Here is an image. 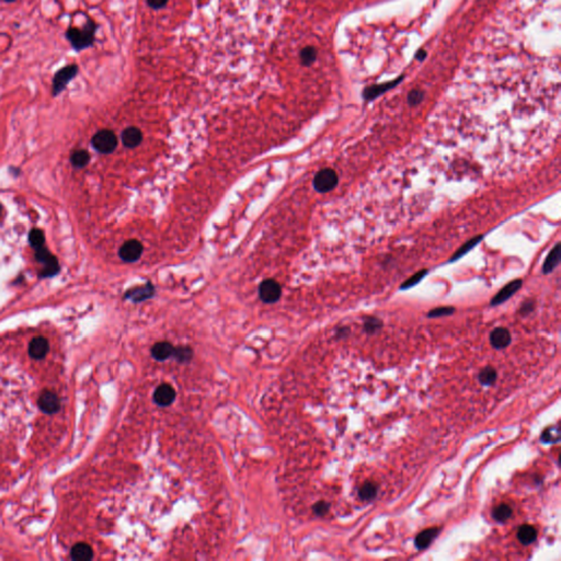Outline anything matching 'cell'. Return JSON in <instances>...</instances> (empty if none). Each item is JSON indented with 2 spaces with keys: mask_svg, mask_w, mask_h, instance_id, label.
I'll return each mask as SVG.
<instances>
[{
  "mask_svg": "<svg viewBox=\"0 0 561 561\" xmlns=\"http://www.w3.org/2000/svg\"><path fill=\"white\" fill-rule=\"evenodd\" d=\"M455 311V309L453 307H439V308H435L431 310L429 313H427V317L429 318H439V317H445V316H451L453 315Z\"/></svg>",
  "mask_w": 561,
  "mask_h": 561,
  "instance_id": "4dcf8cb0",
  "label": "cell"
},
{
  "mask_svg": "<svg viewBox=\"0 0 561 561\" xmlns=\"http://www.w3.org/2000/svg\"><path fill=\"white\" fill-rule=\"evenodd\" d=\"M522 287V281L521 280H515L513 282L509 283V284H506L501 291H500L496 296H494L491 300L490 305L491 306H498L500 304H503L505 300H508L509 298H511L513 295L518 291Z\"/></svg>",
  "mask_w": 561,
  "mask_h": 561,
  "instance_id": "7c38bea8",
  "label": "cell"
},
{
  "mask_svg": "<svg viewBox=\"0 0 561 561\" xmlns=\"http://www.w3.org/2000/svg\"><path fill=\"white\" fill-rule=\"evenodd\" d=\"M169 0H147V4L150 8L153 9H161L167 5Z\"/></svg>",
  "mask_w": 561,
  "mask_h": 561,
  "instance_id": "e575fe53",
  "label": "cell"
},
{
  "mask_svg": "<svg viewBox=\"0 0 561 561\" xmlns=\"http://www.w3.org/2000/svg\"><path fill=\"white\" fill-rule=\"evenodd\" d=\"M481 238H482V236H477V237H475V238H473V239H470L469 241H467V243H466L465 245H464L463 247H461V248L456 251L455 255H454L453 257H452L451 262H453V261L457 260V259H460L461 257H463L464 255H465V253H467L470 249L474 248V247L479 243V240H480Z\"/></svg>",
  "mask_w": 561,
  "mask_h": 561,
  "instance_id": "484cf974",
  "label": "cell"
},
{
  "mask_svg": "<svg viewBox=\"0 0 561 561\" xmlns=\"http://www.w3.org/2000/svg\"><path fill=\"white\" fill-rule=\"evenodd\" d=\"M71 558L76 561H89L93 558V550L88 544L80 542L72 547Z\"/></svg>",
  "mask_w": 561,
  "mask_h": 561,
  "instance_id": "2e32d148",
  "label": "cell"
},
{
  "mask_svg": "<svg viewBox=\"0 0 561 561\" xmlns=\"http://www.w3.org/2000/svg\"><path fill=\"white\" fill-rule=\"evenodd\" d=\"M511 333L505 328H496L490 333V342L493 348L504 349L511 343Z\"/></svg>",
  "mask_w": 561,
  "mask_h": 561,
  "instance_id": "4fadbf2b",
  "label": "cell"
},
{
  "mask_svg": "<svg viewBox=\"0 0 561 561\" xmlns=\"http://www.w3.org/2000/svg\"><path fill=\"white\" fill-rule=\"evenodd\" d=\"M90 161V155L86 150H77L71 156V164L77 168L86 167Z\"/></svg>",
  "mask_w": 561,
  "mask_h": 561,
  "instance_id": "cb8c5ba5",
  "label": "cell"
},
{
  "mask_svg": "<svg viewBox=\"0 0 561 561\" xmlns=\"http://www.w3.org/2000/svg\"><path fill=\"white\" fill-rule=\"evenodd\" d=\"M173 350H174V348L172 347L171 343H169L167 341L158 342L153 347L152 354L156 360L162 361V360H166L168 358H170L171 355L173 354Z\"/></svg>",
  "mask_w": 561,
  "mask_h": 561,
  "instance_id": "ac0fdd59",
  "label": "cell"
},
{
  "mask_svg": "<svg viewBox=\"0 0 561 561\" xmlns=\"http://www.w3.org/2000/svg\"><path fill=\"white\" fill-rule=\"evenodd\" d=\"M517 538L523 545H530L537 538V530L532 525H523L517 532Z\"/></svg>",
  "mask_w": 561,
  "mask_h": 561,
  "instance_id": "d6986e66",
  "label": "cell"
},
{
  "mask_svg": "<svg viewBox=\"0 0 561 561\" xmlns=\"http://www.w3.org/2000/svg\"><path fill=\"white\" fill-rule=\"evenodd\" d=\"M179 361H188L192 357V350L188 347H181L173 350V354Z\"/></svg>",
  "mask_w": 561,
  "mask_h": 561,
  "instance_id": "1f68e13d",
  "label": "cell"
},
{
  "mask_svg": "<svg viewBox=\"0 0 561 561\" xmlns=\"http://www.w3.org/2000/svg\"><path fill=\"white\" fill-rule=\"evenodd\" d=\"M426 273H427V271H426V270L420 271V272L415 273L413 276H411V277H410V279H408L405 283H403V284H402L401 287H400V289H408V288H411V287L414 286V285H417L418 283H419L422 279H423L424 275H425Z\"/></svg>",
  "mask_w": 561,
  "mask_h": 561,
  "instance_id": "f1b7e54d",
  "label": "cell"
},
{
  "mask_svg": "<svg viewBox=\"0 0 561 561\" xmlns=\"http://www.w3.org/2000/svg\"><path fill=\"white\" fill-rule=\"evenodd\" d=\"M281 293V286L274 280H265L259 287V296L267 304H272L279 300Z\"/></svg>",
  "mask_w": 561,
  "mask_h": 561,
  "instance_id": "52a82bcc",
  "label": "cell"
},
{
  "mask_svg": "<svg viewBox=\"0 0 561 561\" xmlns=\"http://www.w3.org/2000/svg\"><path fill=\"white\" fill-rule=\"evenodd\" d=\"M152 294H153V288L149 287V289L145 288V289H143L142 292H141V289H134V291H133L132 293H129L128 295H126V296L130 297L131 299H133L134 301H138V300H142V299H145V298H147L149 296H152Z\"/></svg>",
  "mask_w": 561,
  "mask_h": 561,
  "instance_id": "f546056e",
  "label": "cell"
},
{
  "mask_svg": "<svg viewBox=\"0 0 561 561\" xmlns=\"http://www.w3.org/2000/svg\"><path fill=\"white\" fill-rule=\"evenodd\" d=\"M492 516L497 522H505L512 516V509L508 504H500L494 508L492 512Z\"/></svg>",
  "mask_w": 561,
  "mask_h": 561,
  "instance_id": "7402d4cb",
  "label": "cell"
},
{
  "mask_svg": "<svg viewBox=\"0 0 561 561\" xmlns=\"http://www.w3.org/2000/svg\"><path fill=\"white\" fill-rule=\"evenodd\" d=\"M176 390L169 384H162L154 393V400L160 407H168L176 399Z\"/></svg>",
  "mask_w": 561,
  "mask_h": 561,
  "instance_id": "9c48e42d",
  "label": "cell"
},
{
  "mask_svg": "<svg viewBox=\"0 0 561 561\" xmlns=\"http://www.w3.org/2000/svg\"><path fill=\"white\" fill-rule=\"evenodd\" d=\"M142 140H143V134L141 130L134 128V126L125 129L122 133V142L125 146L129 148L136 147L137 145H140Z\"/></svg>",
  "mask_w": 561,
  "mask_h": 561,
  "instance_id": "9a60e30c",
  "label": "cell"
},
{
  "mask_svg": "<svg viewBox=\"0 0 561 561\" xmlns=\"http://www.w3.org/2000/svg\"><path fill=\"white\" fill-rule=\"evenodd\" d=\"M339 182L338 174L332 169H322L319 171L313 179V188L319 193H328L335 189Z\"/></svg>",
  "mask_w": 561,
  "mask_h": 561,
  "instance_id": "277c9868",
  "label": "cell"
},
{
  "mask_svg": "<svg viewBox=\"0 0 561 561\" xmlns=\"http://www.w3.org/2000/svg\"><path fill=\"white\" fill-rule=\"evenodd\" d=\"M512 80L509 57L496 59L484 82L463 75L448 100L450 117H439L445 142L470 155L490 173L510 174L532 165L553 144L559 131V84L536 91L535 59ZM480 79V78H479Z\"/></svg>",
  "mask_w": 561,
  "mask_h": 561,
  "instance_id": "6da1fadb",
  "label": "cell"
},
{
  "mask_svg": "<svg viewBox=\"0 0 561 561\" xmlns=\"http://www.w3.org/2000/svg\"><path fill=\"white\" fill-rule=\"evenodd\" d=\"M29 241H30V245H31L35 250L44 247L45 237L43 232L40 231V229H32L29 235Z\"/></svg>",
  "mask_w": 561,
  "mask_h": 561,
  "instance_id": "d4e9b609",
  "label": "cell"
},
{
  "mask_svg": "<svg viewBox=\"0 0 561 561\" xmlns=\"http://www.w3.org/2000/svg\"><path fill=\"white\" fill-rule=\"evenodd\" d=\"M438 533H439V529L437 527L427 528V529L423 530V532H421L414 540L415 547H417L418 549H420V550L425 549V548L429 547L432 544V541L436 538V536L438 535Z\"/></svg>",
  "mask_w": 561,
  "mask_h": 561,
  "instance_id": "5bb4252c",
  "label": "cell"
},
{
  "mask_svg": "<svg viewBox=\"0 0 561 561\" xmlns=\"http://www.w3.org/2000/svg\"><path fill=\"white\" fill-rule=\"evenodd\" d=\"M383 327V322L377 318H367L364 322V330L366 333L373 334Z\"/></svg>",
  "mask_w": 561,
  "mask_h": 561,
  "instance_id": "4316f807",
  "label": "cell"
},
{
  "mask_svg": "<svg viewBox=\"0 0 561 561\" xmlns=\"http://www.w3.org/2000/svg\"><path fill=\"white\" fill-rule=\"evenodd\" d=\"M497 377H498L497 371L491 366H486L485 369H482L479 372V375H478V379H479L480 384L484 385V386L493 385L497 381Z\"/></svg>",
  "mask_w": 561,
  "mask_h": 561,
  "instance_id": "44dd1931",
  "label": "cell"
},
{
  "mask_svg": "<svg viewBox=\"0 0 561 561\" xmlns=\"http://www.w3.org/2000/svg\"><path fill=\"white\" fill-rule=\"evenodd\" d=\"M79 74V67L77 64L66 65L59 68L53 76L52 79V95L57 96L64 92L68 84Z\"/></svg>",
  "mask_w": 561,
  "mask_h": 561,
  "instance_id": "3957f363",
  "label": "cell"
},
{
  "mask_svg": "<svg viewBox=\"0 0 561 561\" xmlns=\"http://www.w3.org/2000/svg\"><path fill=\"white\" fill-rule=\"evenodd\" d=\"M50 350V343L43 336H36L31 340L29 343V355L32 359L41 360L46 357V354Z\"/></svg>",
  "mask_w": 561,
  "mask_h": 561,
  "instance_id": "8fae6325",
  "label": "cell"
},
{
  "mask_svg": "<svg viewBox=\"0 0 561 561\" xmlns=\"http://www.w3.org/2000/svg\"><path fill=\"white\" fill-rule=\"evenodd\" d=\"M35 258L36 260L40 261L41 263H43L44 265L43 272L40 274L41 277L53 276L59 271V264L58 261L56 260V258L54 257L46 248H44V247H42L40 249H36Z\"/></svg>",
  "mask_w": 561,
  "mask_h": 561,
  "instance_id": "8992f818",
  "label": "cell"
},
{
  "mask_svg": "<svg viewBox=\"0 0 561 561\" xmlns=\"http://www.w3.org/2000/svg\"><path fill=\"white\" fill-rule=\"evenodd\" d=\"M0 210H2V205H0Z\"/></svg>",
  "mask_w": 561,
  "mask_h": 561,
  "instance_id": "8d00e7d4",
  "label": "cell"
},
{
  "mask_svg": "<svg viewBox=\"0 0 561 561\" xmlns=\"http://www.w3.org/2000/svg\"><path fill=\"white\" fill-rule=\"evenodd\" d=\"M423 95H424L423 92L420 91V90H413V91L410 92L409 95H408L409 104L412 105V106L420 104L422 100H423Z\"/></svg>",
  "mask_w": 561,
  "mask_h": 561,
  "instance_id": "d6a6232c",
  "label": "cell"
},
{
  "mask_svg": "<svg viewBox=\"0 0 561 561\" xmlns=\"http://www.w3.org/2000/svg\"><path fill=\"white\" fill-rule=\"evenodd\" d=\"M2 2H4V3H14V2H16V0H2Z\"/></svg>",
  "mask_w": 561,
  "mask_h": 561,
  "instance_id": "d590c367",
  "label": "cell"
},
{
  "mask_svg": "<svg viewBox=\"0 0 561 561\" xmlns=\"http://www.w3.org/2000/svg\"><path fill=\"white\" fill-rule=\"evenodd\" d=\"M93 147L102 154H110L118 145L117 136L110 130L99 131L92 138Z\"/></svg>",
  "mask_w": 561,
  "mask_h": 561,
  "instance_id": "5b68a950",
  "label": "cell"
},
{
  "mask_svg": "<svg viewBox=\"0 0 561 561\" xmlns=\"http://www.w3.org/2000/svg\"><path fill=\"white\" fill-rule=\"evenodd\" d=\"M98 30V24L91 18L86 16V22L82 28L69 27L65 32V38L70 43V46L76 52L93 46L95 42V32Z\"/></svg>",
  "mask_w": 561,
  "mask_h": 561,
  "instance_id": "7a4b0ae2",
  "label": "cell"
},
{
  "mask_svg": "<svg viewBox=\"0 0 561 561\" xmlns=\"http://www.w3.org/2000/svg\"><path fill=\"white\" fill-rule=\"evenodd\" d=\"M317 57H318V52L316 50V47L313 46H306L299 53L300 63L301 65L306 66V67H309V66H311L313 63H315Z\"/></svg>",
  "mask_w": 561,
  "mask_h": 561,
  "instance_id": "ffe728a7",
  "label": "cell"
},
{
  "mask_svg": "<svg viewBox=\"0 0 561 561\" xmlns=\"http://www.w3.org/2000/svg\"><path fill=\"white\" fill-rule=\"evenodd\" d=\"M143 253V245L138 240L126 241L119 250V256L125 262H135Z\"/></svg>",
  "mask_w": 561,
  "mask_h": 561,
  "instance_id": "ba28073f",
  "label": "cell"
},
{
  "mask_svg": "<svg viewBox=\"0 0 561 561\" xmlns=\"http://www.w3.org/2000/svg\"><path fill=\"white\" fill-rule=\"evenodd\" d=\"M38 406L43 412L51 414L58 411L60 408V401L56 394H54L53 391L45 390L39 398Z\"/></svg>",
  "mask_w": 561,
  "mask_h": 561,
  "instance_id": "30bf717a",
  "label": "cell"
},
{
  "mask_svg": "<svg viewBox=\"0 0 561 561\" xmlns=\"http://www.w3.org/2000/svg\"><path fill=\"white\" fill-rule=\"evenodd\" d=\"M376 493H377L376 485L370 481L365 482L359 490V496L362 500H364V501H371V500H373L376 497Z\"/></svg>",
  "mask_w": 561,
  "mask_h": 561,
  "instance_id": "603a6c76",
  "label": "cell"
},
{
  "mask_svg": "<svg viewBox=\"0 0 561 561\" xmlns=\"http://www.w3.org/2000/svg\"><path fill=\"white\" fill-rule=\"evenodd\" d=\"M329 509H330V504L327 503V502H324V501L318 502L315 506H313V511H315V513L319 516H322L324 514H327L329 512Z\"/></svg>",
  "mask_w": 561,
  "mask_h": 561,
  "instance_id": "836d02e7",
  "label": "cell"
},
{
  "mask_svg": "<svg viewBox=\"0 0 561 561\" xmlns=\"http://www.w3.org/2000/svg\"><path fill=\"white\" fill-rule=\"evenodd\" d=\"M559 262H560V244H557L546 258V261L544 265H542V273L550 274L552 271L557 268Z\"/></svg>",
  "mask_w": 561,
  "mask_h": 561,
  "instance_id": "e0dca14e",
  "label": "cell"
},
{
  "mask_svg": "<svg viewBox=\"0 0 561 561\" xmlns=\"http://www.w3.org/2000/svg\"><path fill=\"white\" fill-rule=\"evenodd\" d=\"M541 441L545 443H557L559 441V429L558 427H550L546 430L541 435Z\"/></svg>",
  "mask_w": 561,
  "mask_h": 561,
  "instance_id": "83f0119b",
  "label": "cell"
}]
</instances>
